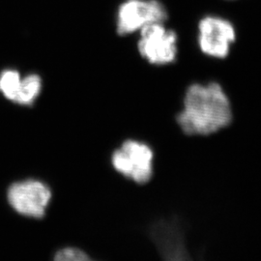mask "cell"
Returning <instances> with one entry per match:
<instances>
[{"label":"cell","instance_id":"ba28073f","mask_svg":"<svg viewBox=\"0 0 261 261\" xmlns=\"http://www.w3.org/2000/svg\"><path fill=\"white\" fill-rule=\"evenodd\" d=\"M42 88V81L38 75H29L22 77L21 89L19 92L17 103L19 105H32L40 94Z\"/></svg>","mask_w":261,"mask_h":261},{"label":"cell","instance_id":"6da1fadb","mask_svg":"<svg viewBox=\"0 0 261 261\" xmlns=\"http://www.w3.org/2000/svg\"><path fill=\"white\" fill-rule=\"evenodd\" d=\"M231 120L230 103L220 84H193L188 88L184 109L177 115L178 124L187 135H211Z\"/></svg>","mask_w":261,"mask_h":261},{"label":"cell","instance_id":"9c48e42d","mask_svg":"<svg viewBox=\"0 0 261 261\" xmlns=\"http://www.w3.org/2000/svg\"><path fill=\"white\" fill-rule=\"evenodd\" d=\"M54 261H94L85 252L76 248H64L56 252Z\"/></svg>","mask_w":261,"mask_h":261},{"label":"cell","instance_id":"277c9868","mask_svg":"<svg viewBox=\"0 0 261 261\" xmlns=\"http://www.w3.org/2000/svg\"><path fill=\"white\" fill-rule=\"evenodd\" d=\"M167 19V9L158 0H127L118 11L117 31L127 35Z\"/></svg>","mask_w":261,"mask_h":261},{"label":"cell","instance_id":"3957f363","mask_svg":"<svg viewBox=\"0 0 261 261\" xmlns=\"http://www.w3.org/2000/svg\"><path fill=\"white\" fill-rule=\"evenodd\" d=\"M11 207L28 218H43L51 199V191L46 183L36 179H27L12 184L7 192Z\"/></svg>","mask_w":261,"mask_h":261},{"label":"cell","instance_id":"52a82bcc","mask_svg":"<svg viewBox=\"0 0 261 261\" xmlns=\"http://www.w3.org/2000/svg\"><path fill=\"white\" fill-rule=\"evenodd\" d=\"M22 77L14 70H5L0 74V92L8 100L17 103L21 89Z\"/></svg>","mask_w":261,"mask_h":261},{"label":"cell","instance_id":"5b68a950","mask_svg":"<svg viewBox=\"0 0 261 261\" xmlns=\"http://www.w3.org/2000/svg\"><path fill=\"white\" fill-rule=\"evenodd\" d=\"M140 55L151 64L166 65L175 60L177 55V36L163 23H156L140 30L139 41Z\"/></svg>","mask_w":261,"mask_h":261},{"label":"cell","instance_id":"7a4b0ae2","mask_svg":"<svg viewBox=\"0 0 261 261\" xmlns=\"http://www.w3.org/2000/svg\"><path fill=\"white\" fill-rule=\"evenodd\" d=\"M153 151L138 140H127L112 154L114 169L136 183L144 184L153 174Z\"/></svg>","mask_w":261,"mask_h":261},{"label":"cell","instance_id":"8992f818","mask_svg":"<svg viewBox=\"0 0 261 261\" xmlns=\"http://www.w3.org/2000/svg\"><path fill=\"white\" fill-rule=\"evenodd\" d=\"M198 43L207 56L224 58L228 56L230 45L235 41L233 25L226 19L206 17L199 22Z\"/></svg>","mask_w":261,"mask_h":261}]
</instances>
